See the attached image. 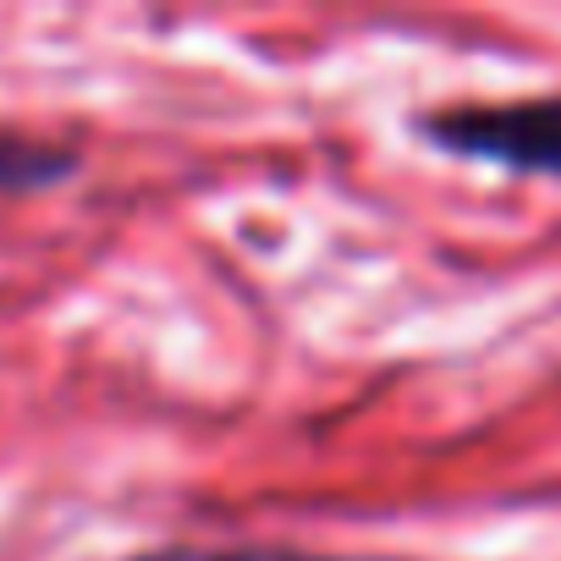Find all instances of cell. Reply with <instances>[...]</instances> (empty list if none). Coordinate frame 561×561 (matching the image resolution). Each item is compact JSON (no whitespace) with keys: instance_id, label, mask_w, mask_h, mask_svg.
I'll return each mask as SVG.
<instances>
[{"instance_id":"1","label":"cell","mask_w":561,"mask_h":561,"mask_svg":"<svg viewBox=\"0 0 561 561\" xmlns=\"http://www.w3.org/2000/svg\"><path fill=\"white\" fill-rule=\"evenodd\" d=\"M413 133L457 160H490L517 176L561 182V94L506 105H446L413 116Z\"/></svg>"},{"instance_id":"3","label":"cell","mask_w":561,"mask_h":561,"mask_svg":"<svg viewBox=\"0 0 561 561\" xmlns=\"http://www.w3.org/2000/svg\"><path fill=\"white\" fill-rule=\"evenodd\" d=\"M127 561H397V556H331L304 545H154Z\"/></svg>"},{"instance_id":"2","label":"cell","mask_w":561,"mask_h":561,"mask_svg":"<svg viewBox=\"0 0 561 561\" xmlns=\"http://www.w3.org/2000/svg\"><path fill=\"white\" fill-rule=\"evenodd\" d=\"M78 176V149L28 133H0V193H45Z\"/></svg>"}]
</instances>
